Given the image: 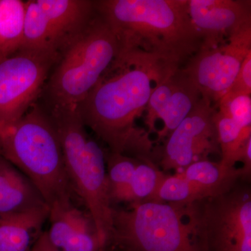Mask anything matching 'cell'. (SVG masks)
<instances>
[{"instance_id": "obj_1", "label": "cell", "mask_w": 251, "mask_h": 251, "mask_svg": "<svg viewBox=\"0 0 251 251\" xmlns=\"http://www.w3.org/2000/svg\"><path fill=\"white\" fill-rule=\"evenodd\" d=\"M95 5L118 40L114 61L145 68L158 82L184 68L202 46L188 0H95Z\"/></svg>"}, {"instance_id": "obj_2", "label": "cell", "mask_w": 251, "mask_h": 251, "mask_svg": "<svg viewBox=\"0 0 251 251\" xmlns=\"http://www.w3.org/2000/svg\"><path fill=\"white\" fill-rule=\"evenodd\" d=\"M158 82L156 74L145 68L113 61L79 106L84 125L108 145L110 152L150 160L149 133L135 122Z\"/></svg>"}, {"instance_id": "obj_3", "label": "cell", "mask_w": 251, "mask_h": 251, "mask_svg": "<svg viewBox=\"0 0 251 251\" xmlns=\"http://www.w3.org/2000/svg\"><path fill=\"white\" fill-rule=\"evenodd\" d=\"M0 155L34 185L49 209L72 201L58 133L41 104L36 102L17 123L0 131Z\"/></svg>"}, {"instance_id": "obj_4", "label": "cell", "mask_w": 251, "mask_h": 251, "mask_svg": "<svg viewBox=\"0 0 251 251\" xmlns=\"http://www.w3.org/2000/svg\"><path fill=\"white\" fill-rule=\"evenodd\" d=\"M119 52L115 32L97 11L85 30L61 54L43 89L47 110H78Z\"/></svg>"}, {"instance_id": "obj_5", "label": "cell", "mask_w": 251, "mask_h": 251, "mask_svg": "<svg viewBox=\"0 0 251 251\" xmlns=\"http://www.w3.org/2000/svg\"><path fill=\"white\" fill-rule=\"evenodd\" d=\"M47 111L58 133L71 187L87 206L99 241L105 249L110 244L113 212L105 154L89 136L78 110Z\"/></svg>"}, {"instance_id": "obj_6", "label": "cell", "mask_w": 251, "mask_h": 251, "mask_svg": "<svg viewBox=\"0 0 251 251\" xmlns=\"http://www.w3.org/2000/svg\"><path fill=\"white\" fill-rule=\"evenodd\" d=\"M110 244L121 251H202L184 216V204L148 202L113 209Z\"/></svg>"}, {"instance_id": "obj_7", "label": "cell", "mask_w": 251, "mask_h": 251, "mask_svg": "<svg viewBox=\"0 0 251 251\" xmlns=\"http://www.w3.org/2000/svg\"><path fill=\"white\" fill-rule=\"evenodd\" d=\"M239 182L219 196L184 204L185 219L202 251H251V188Z\"/></svg>"}, {"instance_id": "obj_8", "label": "cell", "mask_w": 251, "mask_h": 251, "mask_svg": "<svg viewBox=\"0 0 251 251\" xmlns=\"http://www.w3.org/2000/svg\"><path fill=\"white\" fill-rule=\"evenodd\" d=\"M21 49L61 54L97 14L92 0H28ZM20 49V50H21Z\"/></svg>"}, {"instance_id": "obj_9", "label": "cell", "mask_w": 251, "mask_h": 251, "mask_svg": "<svg viewBox=\"0 0 251 251\" xmlns=\"http://www.w3.org/2000/svg\"><path fill=\"white\" fill-rule=\"evenodd\" d=\"M59 56L21 49L0 59V131L17 123L40 98Z\"/></svg>"}, {"instance_id": "obj_10", "label": "cell", "mask_w": 251, "mask_h": 251, "mask_svg": "<svg viewBox=\"0 0 251 251\" xmlns=\"http://www.w3.org/2000/svg\"><path fill=\"white\" fill-rule=\"evenodd\" d=\"M251 52V27L211 49H200L184 67L214 108L226 94Z\"/></svg>"}, {"instance_id": "obj_11", "label": "cell", "mask_w": 251, "mask_h": 251, "mask_svg": "<svg viewBox=\"0 0 251 251\" xmlns=\"http://www.w3.org/2000/svg\"><path fill=\"white\" fill-rule=\"evenodd\" d=\"M216 109L202 97L195 108L168 135L162 154L163 172H181L196 162L221 153L214 115Z\"/></svg>"}, {"instance_id": "obj_12", "label": "cell", "mask_w": 251, "mask_h": 251, "mask_svg": "<svg viewBox=\"0 0 251 251\" xmlns=\"http://www.w3.org/2000/svg\"><path fill=\"white\" fill-rule=\"evenodd\" d=\"M202 98L198 86L184 68L178 69L155 86L147 106L145 124L148 133L155 130L157 120L163 122L158 140L167 138Z\"/></svg>"}, {"instance_id": "obj_13", "label": "cell", "mask_w": 251, "mask_h": 251, "mask_svg": "<svg viewBox=\"0 0 251 251\" xmlns=\"http://www.w3.org/2000/svg\"><path fill=\"white\" fill-rule=\"evenodd\" d=\"M188 14L201 39L211 49L251 27L250 0H188Z\"/></svg>"}, {"instance_id": "obj_14", "label": "cell", "mask_w": 251, "mask_h": 251, "mask_svg": "<svg viewBox=\"0 0 251 251\" xmlns=\"http://www.w3.org/2000/svg\"><path fill=\"white\" fill-rule=\"evenodd\" d=\"M50 242L62 251H103L93 221L73 204L59 203L49 209Z\"/></svg>"}, {"instance_id": "obj_15", "label": "cell", "mask_w": 251, "mask_h": 251, "mask_svg": "<svg viewBox=\"0 0 251 251\" xmlns=\"http://www.w3.org/2000/svg\"><path fill=\"white\" fill-rule=\"evenodd\" d=\"M48 206L34 185L0 155V219Z\"/></svg>"}, {"instance_id": "obj_16", "label": "cell", "mask_w": 251, "mask_h": 251, "mask_svg": "<svg viewBox=\"0 0 251 251\" xmlns=\"http://www.w3.org/2000/svg\"><path fill=\"white\" fill-rule=\"evenodd\" d=\"M49 216L43 206L0 219V251H31V238Z\"/></svg>"}, {"instance_id": "obj_17", "label": "cell", "mask_w": 251, "mask_h": 251, "mask_svg": "<svg viewBox=\"0 0 251 251\" xmlns=\"http://www.w3.org/2000/svg\"><path fill=\"white\" fill-rule=\"evenodd\" d=\"M178 174L199 185L206 198L215 197L227 192L242 179L241 168H227L221 162L209 160L196 162Z\"/></svg>"}, {"instance_id": "obj_18", "label": "cell", "mask_w": 251, "mask_h": 251, "mask_svg": "<svg viewBox=\"0 0 251 251\" xmlns=\"http://www.w3.org/2000/svg\"><path fill=\"white\" fill-rule=\"evenodd\" d=\"M25 2L0 0V59L16 53L22 46Z\"/></svg>"}, {"instance_id": "obj_19", "label": "cell", "mask_w": 251, "mask_h": 251, "mask_svg": "<svg viewBox=\"0 0 251 251\" xmlns=\"http://www.w3.org/2000/svg\"><path fill=\"white\" fill-rule=\"evenodd\" d=\"M165 176L152 161L139 162L129 183L131 204L154 201Z\"/></svg>"}, {"instance_id": "obj_20", "label": "cell", "mask_w": 251, "mask_h": 251, "mask_svg": "<svg viewBox=\"0 0 251 251\" xmlns=\"http://www.w3.org/2000/svg\"><path fill=\"white\" fill-rule=\"evenodd\" d=\"M204 198L205 193L199 185L175 173L166 175L153 201L186 204Z\"/></svg>"}, {"instance_id": "obj_21", "label": "cell", "mask_w": 251, "mask_h": 251, "mask_svg": "<svg viewBox=\"0 0 251 251\" xmlns=\"http://www.w3.org/2000/svg\"><path fill=\"white\" fill-rule=\"evenodd\" d=\"M105 161L108 166L106 174L110 196L114 191L129 184L139 161L133 157L112 152L105 156Z\"/></svg>"}, {"instance_id": "obj_22", "label": "cell", "mask_w": 251, "mask_h": 251, "mask_svg": "<svg viewBox=\"0 0 251 251\" xmlns=\"http://www.w3.org/2000/svg\"><path fill=\"white\" fill-rule=\"evenodd\" d=\"M216 109L242 126H251V96L225 94Z\"/></svg>"}, {"instance_id": "obj_23", "label": "cell", "mask_w": 251, "mask_h": 251, "mask_svg": "<svg viewBox=\"0 0 251 251\" xmlns=\"http://www.w3.org/2000/svg\"><path fill=\"white\" fill-rule=\"evenodd\" d=\"M226 94L251 95V52L244 59L237 75Z\"/></svg>"}, {"instance_id": "obj_24", "label": "cell", "mask_w": 251, "mask_h": 251, "mask_svg": "<svg viewBox=\"0 0 251 251\" xmlns=\"http://www.w3.org/2000/svg\"><path fill=\"white\" fill-rule=\"evenodd\" d=\"M31 251H62L50 240L47 232H43L38 237Z\"/></svg>"}]
</instances>
